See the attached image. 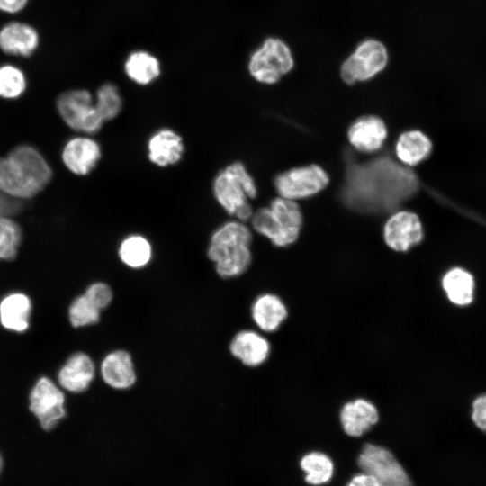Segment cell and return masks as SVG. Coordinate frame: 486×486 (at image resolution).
<instances>
[{"mask_svg": "<svg viewBox=\"0 0 486 486\" xmlns=\"http://www.w3.org/2000/svg\"><path fill=\"white\" fill-rule=\"evenodd\" d=\"M416 175L390 158L352 165L347 171L343 197L354 210L385 212L398 207L418 190Z\"/></svg>", "mask_w": 486, "mask_h": 486, "instance_id": "obj_1", "label": "cell"}, {"mask_svg": "<svg viewBox=\"0 0 486 486\" xmlns=\"http://www.w3.org/2000/svg\"><path fill=\"white\" fill-rule=\"evenodd\" d=\"M52 171L34 148L22 145L0 158V190L16 199L35 196L50 183Z\"/></svg>", "mask_w": 486, "mask_h": 486, "instance_id": "obj_2", "label": "cell"}, {"mask_svg": "<svg viewBox=\"0 0 486 486\" xmlns=\"http://www.w3.org/2000/svg\"><path fill=\"white\" fill-rule=\"evenodd\" d=\"M252 241L250 229L238 220L226 221L212 233L207 255L220 277H237L248 269Z\"/></svg>", "mask_w": 486, "mask_h": 486, "instance_id": "obj_3", "label": "cell"}, {"mask_svg": "<svg viewBox=\"0 0 486 486\" xmlns=\"http://www.w3.org/2000/svg\"><path fill=\"white\" fill-rule=\"evenodd\" d=\"M212 194L218 204L237 220L246 222L253 215L249 200L256 196V185L245 165L232 162L217 173Z\"/></svg>", "mask_w": 486, "mask_h": 486, "instance_id": "obj_4", "label": "cell"}, {"mask_svg": "<svg viewBox=\"0 0 486 486\" xmlns=\"http://www.w3.org/2000/svg\"><path fill=\"white\" fill-rule=\"evenodd\" d=\"M253 229L274 246L288 247L299 237L302 216L298 204L289 199H274L269 207L260 208L250 219Z\"/></svg>", "mask_w": 486, "mask_h": 486, "instance_id": "obj_5", "label": "cell"}, {"mask_svg": "<svg viewBox=\"0 0 486 486\" xmlns=\"http://www.w3.org/2000/svg\"><path fill=\"white\" fill-rule=\"evenodd\" d=\"M294 67V57L289 45L280 38L269 37L251 55L248 71L259 83H277Z\"/></svg>", "mask_w": 486, "mask_h": 486, "instance_id": "obj_6", "label": "cell"}, {"mask_svg": "<svg viewBox=\"0 0 486 486\" xmlns=\"http://www.w3.org/2000/svg\"><path fill=\"white\" fill-rule=\"evenodd\" d=\"M388 62L386 46L379 40L364 39L341 64L340 76L348 85L367 81L381 73Z\"/></svg>", "mask_w": 486, "mask_h": 486, "instance_id": "obj_7", "label": "cell"}, {"mask_svg": "<svg viewBox=\"0 0 486 486\" xmlns=\"http://www.w3.org/2000/svg\"><path fill=\"white\" fill-rule=\"evenodd\" d=\"M57 108L66 124L78 132L94 134L104 122L94 107L91 93L86 89L61 94L57 100Z\"/></svg>", "mask_w": 486, "mask_h": 486, "instance_id": "obj_8", "label": "cell"}, {"mask_svg": "<svg viewBox=\"0 0 486 486\" xmlns=\"http://www.w3.org/2000/svg\"><path fill=\"white\" fill-rule=\"evenodd\" d=\"M362 472L374 476L381 486H413L403 466L384 446L366 443L357 457Z\"/></svg>", "mask_w": 486, "mask_h": 486, "instance_id": "obj_9", "label": "cell"}, {"mask_svg": "<svg viewBox=\"0 0 486 486\" xmlns=\"http://www.w3.org/2000/svg\"><path fill=\"white\" fill-rule=\"evenodd\" d=\"M328 182L327 173L320 166L310 165L278 175L274 186L280 197L294 201L320 192Z\"/></svg>", "mask_w": 486, "mask_h": 486, "instance_id": "obj_10", "label": "cell"}, {"mask_svg": "<svg viewBox=\"0 0 486 486\" xmlns=\"http://www.w3.org/2000/svg\"><path fill=\"white\" fill-rule=\"evenodd\" d=\"M30 410L41 428L51 430L66 416L63 392L48 377H40L30 392Z\"/></svg>", "mask_w": 486, "mask_h": 486, "instance_id": "obj_11", "label": "cell"}, {"mask_svg": "<svg viewBox=\"0 0 486 486\" xmlns=\"http://www.w3.org/2000/svg\"><path fill=\"white\" fill-rule=\"evenodd\" d=\"M386 245L394 251L407 252L423 238L418 217L410 212H398L386 222L383 230Z\"/></svg>", "mask_w": 486, "mask_h": 486, "instance_id": "obj_12", "label": "cell"}, {"mask_svg": "<svg viewBox=\"0 0 486 486\" xmlns=\"http://www.w3.org/2000/svg\"><path fill=\"white\" fill-rule=\"evenodd\" d=\"M380 419L379 410L369 399L356 397L346 401L339 410V422L344 432L359 437L370 430Z\"/></svg>", "mask_w": 486, "mask_h": 486, "instance_id": "obj_13", "label": "cell"}, {"mask_svg": "<svg viewBox=\"0 0 486 486\" xmlns=\"http://www.w3.org/2000/svg\"><path fill=\"white\" fill-rule=\"evenodd\" d=\"M183 138L170 128H161L153 132L147 142L148 160L158 167L178 164L184 154Z\"/></svg>", "mask_w": 486, "mask_h": 486, "instance_id": "obj_14", "label": "cell"}, {"mask_svg": "<svg viewBox=\"0 0 486 486\" xmlns=\"http://www.w3.org/2000/svg\"><path fill=\"white\" fill-rule=\"evenodd\" d=\"M102 158L99 143L92 138L78 136L70 139L62 150V160L68 170L77 176L91 173Z\"/></svg>", "mask_w": 486, "mask_h": 486, "instance_id": "obj_15", "label": "cell"}, {"mask_svg": "<svg viewBox=\"0 0 486 486\" xmlns=\"http://www.w3.org/2000/svg\"><path fill=\"white\" fill-rule=\"evenodd\" d=\"M230 350L244 365L257 367L268 359L271 345L266 338L255 330H241L232 338Z\"/></svg>", "mask_w": 486, "mask_h": 486, "instance_id": "obj_16", "label": "cell"}, {"mask_svg": "<svg viewBox=\"0 0 486 486\" xmlns=\"http://www.w3.org/2000/svg\"><path fill=\"white\" fill-rule=\"evenodd\" d=\"M95 367L90 356L83 352L71 355L58 374L59 385L71 392L86 391L93 382Z\"/></svg>", "mask_w": 486, "mask_h": 486, "instance_id": "obj_17", "label": "cell"}, {"mask_svg": "<svg viewBox=\"0 0 486 486\" xmlns=\"http://www.w3.org/2000/svg\"><path fill=\"white\" fill-rule=\"evenodd\" d=\"M251 316L255 324L265 332L278 330L289 316L287 305L277 294L266 292L253 302Z\"/></svg>", "mask_w": 486, "mask_h": 486, "instance_id": "obj_18", "label": "cell"}, {"mask_svg": "<svg viewBox=\"0 0 486 486\" xmlns=\"http://www.w3.org/2000/svg\"><path fill=\"white\" fill-rule=\"evenodd\" d=\"M104 382L113 389L130 388L136 382L132 358L127 351L115 350L105 356L101 364Z\"/></svg>", "mask_w": 486, "mask_h": 486, "instance_id": "obj_19", "label": "cell"}, {"mask_svg": "<svg viewBox=\"0 0 486 486\" xmlns=\"http://www.w3.org/2000/svg\"><path fill=\"white\" fill-rule=\"evenodd\" d=\"M387 137L384 122L375 116L357 120L348 130L350 143L358 150L373 152L379 149Z\"/></svg>", "mask_w": 486, "mask_h": 486, "instance_id": "obj_20", "label": "cell"}, {"mask_svg": "<svg viewBox=\"0 0 486 486\" xmlns=\"http://www.w3.org/2000/svg\"><path fill=\"white\" fill-rule=\"evenodd\" d=\"M39 36L32 26L11 22L0 31V48L8 54L30 56L37 48Z\"/></svg>", "mask_w": 486, "mask_h": 486, "instance_id": "obj_21", "label": "cell"}, {"mask_svg": "<svg viewBox=\"0 0 486 486\" xmlns=\"http://www.w3.org/2000/svg\"><path fill=\"white\" fill-rule=\"evenodd\" d=\"M32 302L22 292L6 295L0 302V322L3 327L15 332H24L30 326Z\"/></svg>", "mask_w": 486, "mask_h": 486, "instance_id": "obj_22", "label": "cell"}, {"mask_svg": "<svg viewBox=\"0 0 486 486\" xmlns=\"http://www.w3.org/2000/svg\"><path fill=\"white\" fill-rule=\"evenodd\" d=\"M442 289L448 301L457 306H466L474 298V278L462 267H453L443 275Z\"/></svg>", "mask_w": 486, "mask_h": 486, "instance_id": "obj_23", "label": "cell"}, {"mask_svg": "<svg viewBox=\"0 0 486 486\" xmlns=\"http://www.w3.org/2000/svg\"><path fill=\"white\" fill-rule=\"evenodd\" d=\"M430 140L419 130H410L400 135L396 144L398 158L408 166H415L431 152Z\"/></svg>", "mask_w": 486, "mask_h": 486, "instance_id": "obj_24", "label": "cell"}, {"mask_svg": "<svg viewBox=\"0 0 486 486\" xmlns=\"http://www.w3.org/2000/svg\"><path fill=\"white\" fill-rule=\"evenodd\" d=\"M128 77L140 86H147L160 75V64L156 57L147 51L131 53L124 65Z\"/></svg>", "mask_w": 486, "mask_h": 486, "instance_id": "obj_25", "label": "cell"}, {"mask_svg": "<svg viewBox=\"0 0 486 486\" xmlns=\"http://www.w3.org/2000/svg\"><path fill=\"white\" fill-rule=\"evenodd\" d=\"M118 256L125 266L135 269L141 268L151 260L152 246L143 235L130 234L120 243Z\"/></svg>", "mask_w": 486, "mask_h": 486, "instance_id": "obj_26", "label": "cell"}, {"mask_svg": "<svg viewBox=\"0 0 486 486\" xmlns=\"http://www.w3.org/2000/svg\"><path fill=\"white\" fill-rule=\"evenodd\" d=\"M301 468L305 472L306 482L321 485L330 481L334 472L331 458L319 451L304 454L300 461Z\"/></svg>", "mask_w": 486, "mask_h": 486, "instance_id": "obj_27", "label": "cell"}, {"mask_svg": "<svg viewBox=\"0 0 486 486\" xmlns=\"http://www.w3.org/2000/svg\"><path fill=\"white\" fill-rule=\"evenodd\" d=\"M123 101L116 85L105 83L97 92L94 107L104 122L115 119L122 112Z\"/></svg>", "mask_w": 486, "mask_h": 486, "instance_id": "obj_28", "label": "cell"}, {"mask_svg": "<svg viewBox=\"0 0 486 486\" xmlns=\"http://www.w3.org/2000/svg\"><path fill=\"white\" fill-rule=\"evenodd\" d=\"M22 240L20 226L8 216H0V260H13Z\"/></svg>", "mask_w": 486, "mask_h": 486, "instance_id": "obj_29", "label": "cell"}, {"mask_svg": "<svg viewBox=\"0 0 486 486\" xmlns=\"http://www.w3.org/2000/svg\"><path fill=\"white\" fill-rule=\"evenodd\" d=\"M101 310L84 293L70 304L68 318L75 328L95 324L100 320Z\"/></svg>", "mask_w": 486, "mask_h": 486, "instance_id": "obj_30", "label": "cell"}, {"mask_svg": "<svg viewBox=\"0 0 486 486\" xmlns=\"http://www.w3.org/2000/svg\"><path fill=\"white\" fill-rule=\"evenodd\" d=\"M26 87L23 73L12 65L0 67V97L14 99L19 97Z\"/></svg>", "mask_w": 486, "mask_h": 486, "instance_id": "obj_31", "label": "cell"}, {"mask_svg": "<svg viewBox=\"0 0 486 486\" xmlns=\"http://www.w3.org/2000/svg\"><path fill=\"white\" fill-rule=\"evenodd\" d=\"M85 294L102 310L106 308L112 300V292L110 286L104 283L97 282L89 285Z\"/></svg>", "mask_w": 486, "mask_h": 486, "instance_id": "obj_32", "label": "cell"}, {"mask_svg": "<svg viewBox=\"0 0 486 486\" xmlns=\"http://www.w3.org/2000/svg\"><path fill=\"white\" fill-rule=\"evenodd\" d=\"M472 420L482 432H486V393L477 396L472 404Z\"/></svg>", "mask_w": 486, "mask_h": 486, "instance_id": "obj_33", "label": "cell"}, {"mask_svg": "<svg viewBox=\"0 0 486 486\" xmlns=\"http://www.w3.org/2000/svg\"><path fill=\"white\" fill-rule=\"evenodd\" d=\"M19 199L14 198L0 190V216H11L21 211Z\"/></svg>", "mask_w": 486, "mask_h": 486, "instance_id": "obj_34", "label": "cell"}, {"mask_svg": "<svg viewBox=\"0 0 486 486\" xmlns=\"http://www.w3.org/2000/svg\"><path fill=\"white\" fill-rule=\"evenodd\" d=\"M346 486H381V484L374 476L362 472L353 476Z\"/></svg>", "mask_w": 486, "mask_h": 486, "instance_id": "obj_35", "label": "cell"}, {"mask_svg": "<svg viewBox=\"0 0 486 486\" xmlns=\"http://www.w3.org/2000/svg\"><path fill=\"white\" fill-rule=\"evenodd\" d=\"M28 0H0V11L17 13L27 4Z\"/></svg>", "mask_w": 486, "mask_h": 486, "instance_id": "obj_36", "label": "cell"}, {"mask_svg": "<svg viewBox=\"0 0 486 486\" xmlns=\"http://www.w3.org/2000/svg\"><path fill=\"white\" fill-rule=\"evenodd\" d=\"M3 464H4L3 458H2V455L0 454V474H1V472H2V469H3Z\"/></svg>", "mask_w": 486, "mask_h": 486, "instance_id": "obj_37", "label": "cell"}]
</instances>
